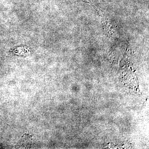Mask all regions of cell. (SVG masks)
Returning a JSON list of instances; mask_svg holds the SVG:
<instances>
[{
  "label": "cell",
  "instance_id": "obj_1",
  "mask_svg": "<svg viewBox=\"0 0 149 149\" xmlns=\"http://www.w3.org/2000/svg\"><path fill=\"white\" fill-rule=\"evenodd\" d=\"M32 143V135L24 134L19 139L15 146L16 148L28 149L31 147Z\"/></svg>",
  "mask_w": 149,
  "mask_h": 149
}]
</instances>
